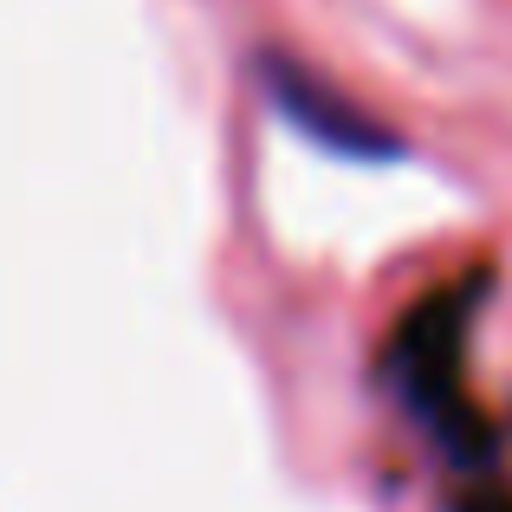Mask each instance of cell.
<instances>
[{
  "label": "cell",
  "instance_id": "6da1fadb",
  "mask_svg": "<svg viewBox=\"0 0 512 512\" xmlns=\"http://www.w3.org/2000/svg\"><path fill=\"white\" fill-rule=\"evenodd\" d=\"M266 85H273V104H279V111H286L305 137H318L325 150H338V156H396V143H389L370 117L350 111L325 78L299 72L292 59H273V65H266Z\"/></svg>",
  "mask_w": 512,
  "mask_h": 512
}]
</instances>
